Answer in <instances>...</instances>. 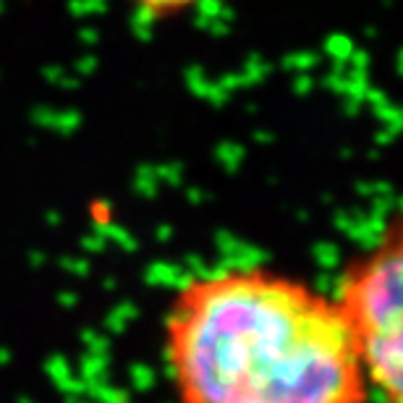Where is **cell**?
Wrapping results in <instances>:
<instances>
[{"instance_id": "1", "label": "cell", "mask_w": 403, "mask_h": 403, "mask_svg": "<svg viewBox=\"0 0 403 403\" xmlns=\"http://www.w3.org/2000/svg\"><path fill=\"white\" fill-rule=\"evenodd\" d=\"M163 343L178 403H369L372 390L330 296L265 267L189 278Z\"/></svg>"}, {"instance_id": "2", "label": "cell", "mask_w": 403, "mask_h": 403, "mask_svg": "<svg viewBox=\"0 0 403 403\" xmlns=\"http://www.w3.org/2000/svg\"><path fill=\"white\" fill-rule=\"evenodd\" d=\"M333 304L362 359L372 395L403 403V231L393 217L364 254L348 262Z\"/></svg>"}, {"instance_id": "3", "label": "cell", "mask_w": 403, "mask_h": 403, "mask_svg": "<svg viewBox=\"0 0 403 403\" xmlns=\"http://www.w3.org/2000/svg\"><path fill=\"white\" fill-rule=\"evenodd\" d=\"M128 3L152 19H170V16H181L191 8H199L210 0H128Z\"/></svg>"}]
</instances>
